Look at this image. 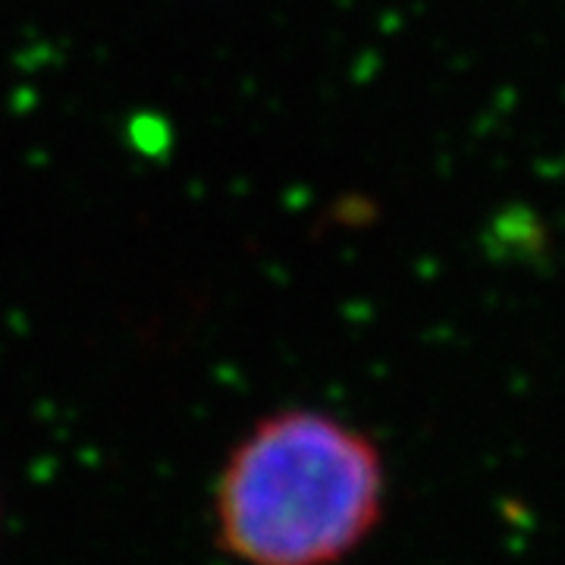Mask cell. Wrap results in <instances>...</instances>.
<instances>
[{
	"label": "cell",
	"instance_id": "6da1fadb",
	"mask_svg": "<svg viewBox=\"0 0 565 565\" xmlns=\"http://www.w3.org/2000/svg\"><path fill=\"white\" fill-rule=\"evenodd\" d=\"M384 462L333 415H270L226 459L217 537L245 565H337L381 522Z\"/></svg>",
	"mask_w": 565,
	"mask_h": 565
}]
</instances>
